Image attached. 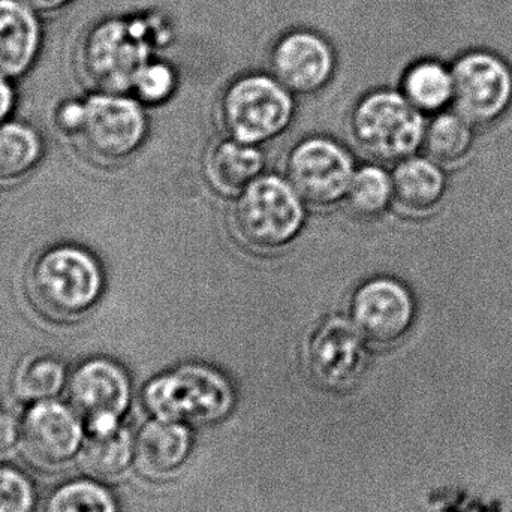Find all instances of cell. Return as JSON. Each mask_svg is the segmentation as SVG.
I'll list each match as a JSON object with an SVG mask.
<instances>
[{
    "label": "cell",
    "mask_w": 512,
    "mask_h": 512,
    "mask_svg": "<svg viewBox=\"0 0 512 512\" xmlns=\"http://www.w3.org/2000/svg\"><path fill=\"white\" fill-rule=\"evenodd\" d=\"M173 39V24L162 12L107 15L81 35L75 68L93 92L131 93L141 66Z\"/></svg>",
    "instance_id": "1"
},
{
    "label": "cell",
    "mask_w": 512,
    "mask_h": 512,
    "mask_svg": "<svg viewBox=\"0 0 512 512\" xmlns=\"http://www.w3.org/2000/svg\"><path fill=\"white\" fill-rule=\"evenodd\" d=\"M271 72L254 71L237 77L225 89L221 116L233 140L267 143L282 134L294 117V98Z\"/></svg>",
    "instance_id": "2"
},
{
    "label": "cell",
    "mask_w": 512,
    "mask_h": 512,
    "mask_svg": "<svg viewBox=\"0 0 512 512\" xmlns=\"http://www.w3.org/2000/svg\"><path fill=\"white\" fill-rule=\"evenodd\" d=\"M352 135L361 149L385 162L411 158L424 143L423 113L400 90L379 89L352 111Z\"/></svg>",
    "instance_id": "3"
},
{
    "label": "cell",
    "mask_w": 512,
    "mask_h": 512,
    "mask_svg": "<svg viewBox=\"0 0 512 512\" xmlns=\"http://www.w3.org/2000/svg\"><path fill=\"white\" fill-rule=\"evenodd\" d=\"M144 402L161 420L201 424L225 417L234 394L224 376L191 364L153 379L144 391Z\"/></svg>",
    "instance_id": "4"
},
{
    "label": "cell",
    "mask_w": 512,
    "mask_h": 512,
    "mask_svg": "<svg viewBox=\"0 0 512 512\" xmlns=\"http://www.w3.org/2000/svg\"><path fill=\"white\" fill-rule=\"evenodd\" d=\"M301 198L276 176L259 177L240 194L234 225L246 245L261 251L282 248L303 227Z\"/></svg>",
    "instance_id": "5"
},
{
    "label": "cell",
    "mask_w": 512,
    "mask_h": 512,
    "mask_svg": "<svg viewBox=\"0 0 512 512\" xmlns=\"http://www.w3.org/2000/svg\"><path fill=\"white\" fill-rule=\"evenodd\" d=\"M451 107L471 125L484 126L504 117L512 107V69L498 54L468 51L450 66Z\"/></svg>",
    "instance_id": "6"
},
{
    "label": "cell",
    "mask_w": 512,
    "mask_h": 512,
    "mask_svg": "<svg viewBox=\"0 0 512 512\" xmlns=\"http://www.w3.org/2000/svg\"><path fill=\"white\" fill-rule=\"evenodd\" d=\"M80 137L96 158L120 161L140 147L146 116L138 99L128 93L93 92L84 99Z\"/></svg>",
    "instance_id": "7"
},
{
    "label": "cell",
    "mask_w": 512,
    "mask_h": 512,
    "mask_svg": "<svg viewBox=\"0 0 512 512\" xmlns=\"http://www.w3.org/2000/svg\"><path fill=\"white\" fill-rule=\"evenodd\" d=\"M336 68L333 42L309 27L286 30L270 50V72L292 95L321 92L333 80Z\"/></svg>",
    "instance_id": "8"
},
{
    "label": "cell",
    "mask_w": 512,
    "mask_h": 512,
    "mask_svg": "<svg viewBox=\"0 0 512 512\" xmlns=\"http://www.w3.org/2000/svg\"><path fill=\"white\" fill-rule=\"evenodd\" d=\"M20 426L24 454L42 468H62L74 462L86 439L80 414L57 399L30 403Z\"/></svg>",
    "instance_id": "9"
},
{
    "label": "cell",
    "mask_w": 512,
    "mask_h": 512,
    "mask_svg": "<svg viewBox=\"0 0 512 512\" xmlns=\"http://www.w3.org/2000/svg\"><path fill=\"white\" fill-rule=\"evenodd\" d=\"M33 283L42 300L57 312L81 313L101 295L102 273L87 252L62 246L39 258Z\"/></svg>",
    "instance_id": "10"
},
{
    "label": "cell",
    "mask_w": 512,
    "mask_h": 512,
    "mask_svg": "<svg viewBox=\"0 0 512 512\" xmlns=\"http://www.w3.org/2000/svg\"><path fill=\"white\" fill-rule=\"evenodd\" d=\"M354 173L351 156L325 138L304 141L289 156L288 183L309 206L331 207L345 200Z\"/></svg>",
    "instance_id": "11"
},
{
    "label": "cell",
    "mask_w": 512,
    "mask_h": 512,
    "mask_svg": "<svg viewBox=\"0 0 512 512\" xmlns=\"http://www.w3.org/2000/svg\"><path fill=\"white\" fill-rule=\"evenodd\" d=\"M351 312L352 324L364 342L385 348L396 345L409 333L415 307L402 283L381 277L358 289Z\"/></svg>",
    "instance_id": "12"
},
{
    "label": "cell",
    "mask_w": 512,
    "mask_h": 512,
    "mask_svg": "<svg viewBox=\"0 0 512 512\" xmlns=\"http://www.w3.org/2000/svg\"><path fill=\"white\" fill-rule=\"evenodd\" d=\"M363 342L354 324L342 319L322 325L307 352V366L316 384L328 390L354 384L364 367Z\"/></svg>",
    "instance_id": "13"
},
{
    "label": "cell",
    "mask_w": 512,
    "mask_h": 512,
    "mask_svg": "<svg viewBox=\"0 0 512 512\" xmlns=\"http://www.w3.org/2000/svg\"><path fill=\"white\" fill-rule=\"evenodd\" d=\"M42 18L21 0H0V74L18 80L35 68L45 45Z\"/></svg>",
    "instance_id": "14"
},
{
    "label": "cell",
    "mask_w": 512,
    "mask_h": 512,
    "mask_svg": "<svg viewBox=\"0 0 512 512\" xmlns=\"http://www.w3.org/2000/svg\"><path fill=\"white\" fill-rule=\"evenodd\" d=\"M69 399L75 411L90 415L122 418L131 400L128 376L113 361L104 358L86 361L69 379Z\"/></svg>",
    "instance_id": "15"
},
{
    "label": "cell",
    "mask_w": 512,
    "mask_h": 512,
    "mask_svg": "<svg viewBox=\"0 0 512 512\" xmlns=\"http://www.w3.org/2000/svg\"><path fill=\"white\" fill-rule=\"evenodd\" d=\"M189 448L191 436L183 423L158 418L141 430L135 444V462L147 477H162L185 462Z\"/></svg>",
    "instance_id": "16"
},
{
    "label": "cell",
    "mask_w": 512,
    "mask_h": 512,
    "mask_svg": "<svg viewBox=\"0 0 512 512\" xmlns=\"http://www.w3.org/2000/svg\"><path fill=\"white\" fill-rule=\"evenodd\" d=\"M393 200L414 215L432 212L445 194V176L435 161L408 158L399 162L393 176Z\"/></svg>",
    "instance_id": "17"
},
{
    "label": "cell",
    "mask_w": 512,
    "mask_h": 512,
    "mask_svg": "<svg viewBox=\"0 0 512 512\" xmlns=\"http://www.w3.org/2000/svg\"><path fill=\"white\" fill-rule=\"evenodd\" d=\"M400 92L421 113H441L453 102L450 65L433 57L406 63L400 74Z\"/></svg>",
    "instance_id": "18"
},
{
    "label": "cell",
    "mask_w": 512,
    "mask_h": 512,
    "mask_svg": "<svg viewBox=\"0 0 512 512\" xmlns=\"http://www.w3.org/2000/svg\"><path fill=\"white\" fill-rule=\"evenodd\" d=\"M262 167L264 158L256 146L237 140L218 144L207 161L210 182L225 195L246 191L259 179Z\"/></svg>",
    "instance_id": "19"
},
{
    "label": "cell",
    "mask_w": 512,
    "mask_h": 512,
    "mask_svg": "<svg viewBox=\"0 0 512 512\" xmlns=\"http://www.w3.org/2000/svg\"><path fill=\"white\" fill-rule=\"evenodd\" d=\"M135 457V445L128 430L119 429L101 435H86L81 448V468L96 480L120 477Z\"/></svg>",
    "instance_id": "20"
},
{
    "label": "cell",
    "mask_w": 512,
    "mask_h": 512,
    "mask_svg": "<svg viewBox=\"0 0 512 512\" xmlns=\"http://www.w3.org/2000/svg\"><path fill=\"white\" fill-rule=\"evenodd\" d=\"M471 123L456 111H441L424 135L427 153L436 164L454 165L471 152L474 131Z\"/></svg>",
    "instance_id": "21"
},
{
    "label": "cell",
    "mask_w": 512,
    "mask_h": 512,
    "mask_svg": "<svg viewBox=\"0 0 512 512\" xmlns=\"http://www.w3.org/2000/svg\"><path fill=\"white\" fill-rule=\"evenodd\" d=\"M42 144L30 126L20 122L0 125V183L15 182L29 174L41 159Z\"/></svg>",
    "instance_id": "22"
},
{
    "label": "cell",
    "mask_w": 512,
    "mask_h": 512,
    "mask_svg": "<svg viewBox=\"0 0 512 512\" xmlns=\"http://www.w3.org/2000/svg\"><path fill=\"white\" fill-rule=\"evenodd\" d=\"M65 384V367L59 360L47 355H35L18 366L12 387L18 399L35 403L56 399Z\"/></svg>",
    "instance_id": "23"
},
{
    "label": "cell",
    "mask_w": 512,
    "mask_h": 512,
    "mask_svg": "<svg viewBox=\"0 0 512 512\" xmlns=\"http://www.w3.org/2000/svg\"><path fill=\"white\" fill-rule=\"evenodd\" d=\"M45 512H117L113 493L92 478L69 480L48 496Z\"/></svg>",
    "instance_id": "24"
},
{
    "label": "cell",
    "mask_w": 512,
    "mask_h": 512,
    "mask_svg": "<svg viewBox=\"0 0 512 512\" xmlns=\"http://www.w3.org/2000/svg\"><path fill=\"white\" fill-rule=\"evenodd\" d=\"M345 200L354 215L364 219L378 218L393 200L391 177L381 168H361L352 176Z\"/></svg>",
    "instance_id": "25"
},
{
    "label": "cell",
    "mask_w": 512,
    "mask_h": 512,
    "mask_svg": "<svg viewBox=\"0 0 512 512\" xmlns=\"http://www.w3.org/2000/svg\"><path fill=\"white\" fill-rule=\"evenodd\" d=\"M177 71L170 62L159 56L147 60L132 84L131 93L141 104L159 105L176 92Z\"/></svg>",
    "instance_id": "26"
},
{
    "label": "cell",
    "mask_w": 512,
    "mask_h": 512,
    "mask_svg": "<svg viewBox=\"0 0 512 512\" xmlns=\"http://www.w3.org/2000/svg\"><path fill=\"white\" fill-rule=\"evenodd\" d=\"M35 487L20 469L0 466V512H33Z\"/></svg>",
    "instance_id": "27"
},
{
    "label": "cell",
    "mask_w": 512,
    "mask_h": 512,
    "mask_svg": "<svg viewBox=\"0 0 512 512\" xmlns=\"http://www.w3.org/2000/svg\"><path fill=\"white\" fill-rule=\"evenodd\" d=\"M84 104L77 99L63 101L56 110V125L68 135H80L83 126Z\"/></svg>",
    "instance_id": "28"
},
{
    "label": "cell",
    "mask_w": 512,
    "mask_h": 512,
    "mask_svg": "<svg viewBox=\"0 0 512 512\" xmlns=\"http://www.w3.org/2000/svg\"><path fill=\"white\" fill-rule=\"evenodd\" d=\"M20 447V423L12 415L0 414V459L11 456Z\"/></svg>",
    "instance_id": "29"
},
{
    "label": "cell",
    "mask_w": 512,
    "mask_h": 512,
    "mask_svg": "<svg viewBox=\"0 0 512 512\" xmlns=\"http://www.w3.org/2000/svg\"><path fill=\"white\" fill-rule=\"evenodd\" d=\"M14 81L6 75L0 74V125L8 122L17 105V89Z\"/></svg>",
    "instance_id": "30"
},
{
    "label": "cell",
    "mask_w": 512,
    "mask_h": 512,
    "mask_svg": "<svg viewBox=\"0 0 512 512\" xmlns=\"http://www.w3.org/2000/svg\"><path fill=\"white\" fill-rule=\"evenodd\" d=\"M21 2L26 3L29 8L38 12L42 17H48V15L66 11L75 0H21Z\"/></svg>",
    "instance_id": "31"
}]
</instances>
